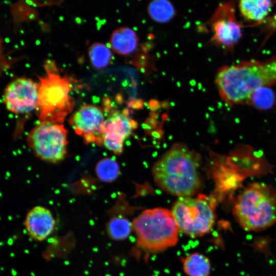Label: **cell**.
I'll return each mask as SVG.
<instances>
[{
	"label": "cell",
	"instance_id": "30bf717a",
	"mask_svg": "<svg viewBox=\"0 0 276 276\" xmlns=\"http://www.w3.org/2000/svg\"><path fill=\"white\" fill-rule=\"evenodd\" d=\"M214 39L226 48H233L241 37V26L235 16L233 4H221L213 17Z\"/></svg>",
	"mask_w": 276,
	"mask_h": 276
},
{
	"label": "cell",
	"instance_id": "9a60e30c",
	"mask_svg": "<svg viewBox=\"0 0 276 276\" xmlns=\"http://www.w3.org/2000/svg\"><path fill=\"white\" fill-rule=\"evenodd\" d=\"M239 9L242 15L247 20L261 21L268 14L272 3L265 0L241 1Z\"/></svg>",
	"mask_w": 276,
	"mask_h": 276
},
{
	"label": "cell",
	"instance_id": "8fae6325",
	"mask_svg": "<svg viewBox=\"0 0 276 276\" xmlns=\"http://www.w3.org/2000/svg\"><path fill=\"white\" fill-rule=\"evenodd\" d=\"M131 122L125 115L114 111L105 120L103 133V145L117 155L123 151V143L131 134Z\"/></svg>",
	"mask_w": 276,
	"mask_h": 276
},
{
	"label": "cell",
	"instance_id": "ffe728a7",
	"mask_svg": "<svg viewBox=\"0 0 276 276\" xmlns=\"http://www.w3.org/2000/svg\"><path fill=\"white\" fill-rule=\"evenodd\" d=\"M275 95L268 87H260L251 95L247 105H252L257 109L267 110L274 104Z\"/></svg>",
	"mask_w": 276,
	"mask_h": 276
},
{
	"label": "cell",
	"instance_id": "e0dca14e",
	"mask_svg": "<svg viewBox=\"0 0 276 276\" xmlns=\"http://www.w3.org/2000/svg\"><path fill=\"white\" fill-rule=\"evenodd\" d=\"M148 12L154 21L165 23L171 20L175 14L172 3L168 0H154L148 6Z\"/></svg>",
	"mask_w": 276,
	"mask_h": 276
},
{
	"label": "cell",
	"instance_id": "5b68a950",
	"mask_svg": "<svg viewBox=\"0 0 276 276\" xmlns=\"http://www.w3.org/2000/svg\"><path fill=\"white\" fill-rule=\"evenodd\" d=\"M56 70L55 65L46 66V75L39 78L37 108L40 122L63 124L73 109L74 101L70 95L71 81Z\"/></svg>",
	"mask_w": 276,
	"mask_h": 276
},
{
	"label": "cell",
	"instance_id": "ac0fdd59",
	"mask_svg": "<svg viewBox=\"0 0 276 276\" xmlns=\"http://www.w3.org/2000/svg\"><path fill=\"white\" fill-rule=\"evenodd\" d=\"M88 54L91 65L96 69H101L111 62L112 53L104 44L99 42L92 43L88 48Z\"/></svg>",
	"mask_w": 276,
	"mask_h": 276
},
{
	"label": "cell",
	"instance_id": "7c38bea8",
	"mask_svg": "<svg viewBox=\"0 0 276 276\" xmlns=\"http://www.w3.org/2000/svg\"><path fill=\"white\" fill-rule=\"evenodd\" d=\"M24 224L30 237L35 241H43L54 231L56 221L49 209L36 206L28 212Z\"/></svg>",
	"mask_w": 276,
	"mask_h": 276
},
{
	"label": "cell",
	"instance_id": "8992f818",
	"mask_svg": "<svg viewBox=\"0 0 276 276\" xmlns=\"http://www.w3.org/2000/svg\"><path fill=\"white\" fill-rule=\"evenodd\" d=\"M216 201L203 194L196 197H180L172 206L171 212L179 231L196 238L208 234L216 220Z\"/></svg>",
	"mask_w": 276,
	"mask_h": 276
},
{
	"label": "cell",
	"instance_id": "7a4b0ae2",
	"mask_svg": "<svg viewBox=\"0 0 276 276\" xmlns=\"http://www.w3.org/2000/svg\"><path fill=\"white\" fill-rule=\"evenodd\" d=\"M215 83L225 102L231 105H247L256 90L276 84V57L223 66L217 73Z\"/></svg>",
	"mask_w": 276,
	"mask_h": 276
},
{
	"label": "cell",
	"instance_id": "2e32d148",
	"mask_svg": "<svg viewBox=\"0 0 276 276\" xmlns=\"http://www.w3.org/2000/svg\"><path fill=\"white\" fill-rule=\"evenodd\" d=\"M132 231V222L120 214L114 213L106 224V231L108 236L115 241H121L126 239Z\"/></svg>",
	"mask_w": 276,
	"mask_h": 276
},
{
	"label": "cell",
	"instance_id": "ba28073f",
	"mask_svg": "<svg viewBox=\"0 0 276 276\" xmlns=\"http://www.w3.org/2000/svg\"><path fill=\"white\" fill-rule=\"evenodd\" d=\"M105 119L102 109L91 104H84L75 111L69 123L77 134L87 144L103 145Z\"/></svg>",
	"mask_w": 276,
	"mask_h": 276
},
{
	"label": "cell",
	"instance_id": "9c48e42d",
	"mask_svg": "<svg viewBox=\"0 0 276 276\" xmlns=\"http://www.w3.org/2000/svg\"><path fill=\"white\" fill-rule=\"evenodd\" d=\"M4 102L6 108L14 113H30L38 107V85L28 78L16 79L6 88Z\"/></svg>",
	"mask_w": 276,
	"mask_h": 276
},
{
	"label": "cell",
	"instance_id": "5bb4252c",
	"mask_svg": "<svg viewBox=\"0 0 276 276\" xmlns=\"http://www.w3.org/2000/svg\"><path fill=\"white\" fill-rule=\"evenodd\" d=\"M184 272L188 276H210L211 265L204 255L192 253L180 258Z\"/></svg>",
	"mask_w": 276,
	"mask_h": 276
},
{
	"label": "cell",
	"instance_id": "4fadbf2b",
	"mask_svg": "<svg viewBox=\"0 0 276 276\" xmlns=\"http://www.w3.org/2000/svg\"><path fill=\"white\" fill-rule=\"evenodd\" d=\"M137 43L135 32L127 27L115 30L110 36V44L112 49L120 55H127L134 52Z\"/></svg>",
	"mask_w": 276,
	"mask_h": 276
},
{
	"label": "cell",
	"instance_id": "d6986e66",
	"mask_svg": "<svg viewBox=\"0 0 276 276\" xmlns=\"http://www.w3.org/2000/svg\"><path fill=\"white\" fill-rule=\"evenodd\" d=\"M96 174L98 178L107 182L116 180L119 175L120 168L117 162L110 158L101 159L95 167Z\"/></svg>",
	"mask_w": 276,
	"mask_h": 276
},
{
	"label": "cell",
	"instance_id": "277c9868",
	"mask_svg": "<svg viewBox=\"0 0 276 276\" xmlns=\"http://www.w3.org/2000/svg\"><path fill=\"white\" fill-rule=\"evenodd\" d=\"M233 214L246 231L267 229L276 222V192L266 183L250 184L235 200Z\"/></svg>",
	"mask_w": 276,
	"mask_h": 276
},
{
	"label": "cell",
	"instance_id": "52a82bcc",
	"mask_svg": "<svg viewBox=\"0 0 276 276\" xmlns=\"http://www.w3.org/2000/svg\"><path fill=\"white\" fill-rule=\"evenodd\" d=\"M67 131L63 124L40 122L29 133V147L38 158L45 162H61L67 154Z\"/></svg>",
	"mask_w": 276,
	"mask_h": 276
},
{
	"label": "cell",
	"instance_id": "3957f363",
	"mask_svg": "<svg viewBox=\"0 0 276 276\" xmlns=\"http://www.w3.org/2000/svg\"><path fill=\"white\" fill-rule=\"evenodd\" d=\"M135 236L132 253L147 259L176 245L179 229L171 211L158 208L144 211L132 221Z\"/></svg>",
	"mask_w": 276,
	"mask_h": 276
},
{
	"label": "cell",
	"instance_id": "6da1fadb",
	"mask_svg": "<svg viewBox=\"0 0 276 276\" xmlns=\"http://www.w3.org/2000/svg\"><path fill=\"white\" fill-rule=\"evenodd\" d=\"M200 155L181 143L174 144L155 163L152 175L163 191L180 197L194 196L202 187Z\"/></svg>",
	"mask_w": 276,
	"mask_h": 276
}]
</instances>
